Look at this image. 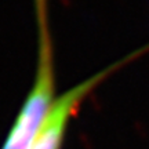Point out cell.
<instances>
[{"mask_svg":"<svg viewBox=\"0 0 149 149\" xmlns=\"http://www.w3.org/2000/svg\"><path fill=\"white\" fill-rule=\"evenodd\" d=\"M37 62L33 84L22 102L1 149H31L57 98L50 32L37 35Z\"/></svg>","mask_w":149,"mask_h":149,"instance_id":"6da1fadb","label":"cell"},{"mask_svg":"<svg viewBox=\"0 0 149 149\" xmlns=\"http://www.w3.org/2000/svg\"><path fill=\"white\" fill-rule=\"evenodd\" d=\"M139 53L141 51L130 55L128 58L123 59L122 62H116V64L108 66L107 69L93 74L91 77L86 79L84 81H81L79 84L73 86L68 91L62 93L61 95H57L53 107H51L46 120L43 123L42 128H40V131L36 135L35 141H33L31 149H59L61 148L64 137L66 134L68 124L72 120V117L76 115V112L80 108L81 102L84 101L86 97L88 95L102 80L107 79L109 76V73H112L113 70H116L119 66H122L126 61L137 57Z\"/></svg>","mask_w":149,"mask_h":149,"instance_id":"7a4b0ae2","label":"cell"},{"mask_svg":"<svg viewBox=\"0 0 149 149\" xmlns=\"http://www.w3.org/2000/svg\"><path fill=\"white\" fill-rule=\"evenodd\" d=\"M37 22V35L48 32V0H33Z\"/></svg>","mask_w":149,"mask_h":149,"instance_id":"3957f363","label":"cell"}]
</instances>
